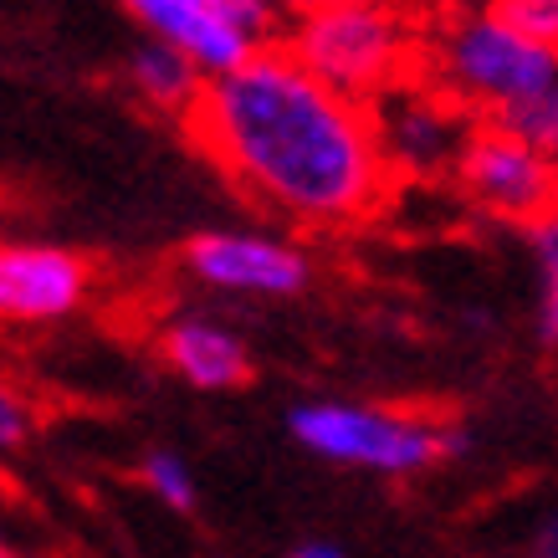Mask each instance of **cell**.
Wrapping results in <instances>:
<instances>
[{
    "label": "cell",
    "instance_id": "17",
    "mask_svg": "<svg viewBox=\"0 0 558 558\" xmlns=\"http://www.w3.org/2000/svg\"><path fill=\"white\" fill-rule=\"evenodd\" d=\"M292 558H343V548L333 538H307V543H298V548H288Z\"/></svg>",
    "mask_w": 558,
    "mask_h": 558
},
{
    "label": "cell",
    "instance_id": "14",
    "mask_svg": "<svg viewBox=\"0 0 558 558\" xmlns=\"http://www.w3.org/2000/svg\"><path fill=\"white\" fill-rule=\"evenodd\" d=\"M138 476H144V487L170 512H195V502H201L195 472H190L185 457H174V451H149V457L138 461Z\"/></svg>",
    "mask_w": 558,
    "mask_h": 558
},
{
    "label": "cell",
    "instance_id": "18",
    "mask_svg": "<svg viewBox=\"0 0 558 558\" xmlns=\"http://www.w3.org/2000/svg\"><path fill=\"white\" fill-rule=\"evenodd\" d=\"M277 11H282V21H298L307 16V11H318V5H328V0H271Z\"/></svg>",
    "mask_w": 558,
    "mask_h": 558
},
{
    "label": "cell",
    "instance_id": "3",
    "mask_svg": "<svg viewBox=\"0 0 558 558\" xmlns=\"http://www.w3.org/2000/svg\"><path fill=\"white\" fill-rule=\"evenodd\" d=\"M288 430L307 457L374 476H415L466 451V436L457 425L425 421L410 410L349 405V400H307L288 415Z\"/></svg>",
    "mask_w": 558,
    "mask_h": 558
},
{
    "label": "cell",
    "instance_id": "8",
    "mask_svg": "<svg viewBox=\"0 0 558 558\" xmlns=\"http://www.w3.org/2000/svg\"><path fill=\"white\" fill-rule=\"evenodd\" d=\"M93 292L87 256L47 241H0V323L47 328L72 318Z\"/></svg>",
    "mask_w": 558,
    "mask_h": 558
},
{
    "label": "cell",
    "instance_id": "15",
    "mask_svg": "<svg viewBox=\"0 0 558 558\" xmlns=\"http://www.w3.org/2000/svg\"><path fill=\"white\" fill-rule=\"evenodd\" d=\"M487 11L508 21L512 32H523L527 41L558 51V0H487Z\"/></svg>",
    "mask_w": 558,
    "mask_h": 558
},
{
    "label": "cell",
    "instance_id": "5",
    "mask_svg": "<svg viewBox=\"0 0 558 558\" xmlns=\"http://www.w3.org/2000/svg\"><path fill=\"white\" fill-rule=\"evenodd\" d=\"M461 201L502 226H543L558 216V154L527 144L502 123L482 119L461 149L457 170Z\"/></svg>",
    "mask_w": 558,
    "mask_h": 558
},
{
    "label": "cell",
    "instance_id": "2",
    "mask_svg": "<svg viewBox=\"0 0 558 558\" xmlns=\"http://www.w3.org/2000/svg\"><path fill=\"white\" fill-rule=\"evenodd\" d=\"M282 47L359 102H374L421 68V26L395 0H328L292 21Z\"/></svg>",
    "mask_w": 558,
    "mask_h": 558
},
{
    "label": "cell",
    "instance_id": "9",
    "mask_svg": "<svg viewBox=\"0 0 558 558\" xmlns=\"http://www.w3.org/2000/svg\"><path fill=\"white\" fill-rule=\"evenodd\" d=\"M119 5L138 21L144 36H159V41L190 51V57L201 62L205 77L241 68L252 51H262L220 16L216 0H119Z\"/></svg>",
    "mask_w": 558,
    "mask_h": 558
},
{
    "label": "cell",
    "instance_id": "13",
    "mask_svg": "<svg viewBox=\"0 0 558 558\" xmlns=\"http://www.w3.org/2000/svg\"><path fill=\"white\" fill-rule=\"evenodd\" d=\"M538 256V339L558 349V216L527 231Z\"/></svg>",
    "mask_w": 558,
    "mask_h": 558
},
{
    "label": "cell",
    "instance_id": "7",
    "mask_svg": "<svg viewBox=\"0 0 558 558\" xmlns=\"http://www.w3.org/2000/svg\"><path fill=\"white\" fill-rule=\"evenodd\" d=\"M180 262L201 288L231 298H298L313 277L303 246L262 231H205L190 241Z\"/></svg>",
    "mask_w": 558,
    "mask_h": 558
},
{
    "label": "cell",
    "instance_id": "6",
    "mask_svg": "<svg viewBox=\"0 0 558 558\" xmlns=\"http://www.w3.org/2000/svg\"><path fill=\"white\" fill-rule=\"evenodd\" d=\"M374 123H379V144L389 154V170L395 180H436L440 170H457L461 149L472 138V108L440 87L436 77L421 83V77H405L395 83L389 93L369 102Z\"/></svg>",
    "mask_w": 558,
    "mask_h": 558
},
{
    "label": "cell",
    "instance_id": "20",
    "mask_svg": "<svg viewBox=\"0 0 558 558\" xmlns=\"http://www.w3.org/2000/svg\"><path fill=\"white\" fill-rule=\"evenodd\" d=\"M11 554V538H5V527H0V558Z\"/></svg>",
    "mask_w": 558,
    "mask_h": 558
},
{
    "label": "cell",
    "instance_id": "11",
    "mask_svg": "<svg viewBox=\"0 0 558 558\" xmlns=\"http://www.w3.org/2000/svg\"><path fill=\"white\" fill-rule=\"evenodd\" d=\"M129 83H134V93L149 102V108L185 119L190 108H195V98H201L205 72L190 51L170 47V41H159V36H144L134 47V57H129Z\"/></svg>",
    "mask_w": 558,
    "mask_h": 558
},
{
    "label": "cell",
    "instance_id": "10",
    "mask_svg": "<svg viewBox=\"0 0 558 558\" xmlns=\"http://www.w3.org/2000/svg\"><path fill=\"white\" fill-rule=\"evenodd\" d=\"M159 359L170 364V374H180L190 389H205V395H226L252 379L246 339L201 313H185L159 328Z\"/></svg>",
    "mask_w": 558,
    "mask_h": 558
},
{
    "label": "cell",
    "instance_id": "16",
    "mask_svg": "<svg viewBox=\"0 0 558 558\" xmlns=\"http://www.w3.org/2000/svg\"><path fill=\"white\" fill-rule=\"evenodd\" d=\"M36 436V410L5 374H0V457H16L21 446Z\"/></svg>",
    "mask_w": 558,
    "mask_h": 558
},
{
    "label": "cell",
    "instance_id": "1",
    "mask_svg": "<svg viewBox=\"0 0 558 558\" xmlns=\"http://www.w3.org/2000/svg\"><path fill=\"white\" fill-rule=\"evenodd\" d=\"M185 129L241 195L298 226H359L395 185L374 108L328 87L282 41L205 77Z\"/></svg>",
    "mask_w": 558,
    "mask_h": 558
},
{
    "label": "cell",
    "instance_id": "4",
    "mask_svg": "<svg viewBox=\"0 0 558 558\" xmlns=\"http://www.w3.org/2000/svg\"><path fill=\"white\" fill-rule=\"evenodd\" d=\"M425 57H430L425 62L430 77L440 87H451L476 119H492L497 108L558 83V51L527 41L523 32H512L492 11L451 16L436 32V41L425 47Z\"/></svg>",
    "mask_w": 558,
    "mask_h": 558
},
{
    "label": "cell",
    "instance_id": "12",
    "mask_svg": "<svg viewBox=\"0 0 558 558\" xmlns=\"http://www.w3.org/2000/svg\"><path fill=\"white\" fill-rule=\"evenodd\" d=\"M492 123H502V129H512V134H523L527 144L558 154V83L538 87V93H527V98L508 102V108H497Z\"/></svg>",
    "mask_w": 558,
    "mask_h": 558
},
{
    "label": "cell",
    "instance_id": "19",
    "mask_svg": "<svg viewBox=\"0 0 558 558\" xmlns=\"http://www.w3.org/2000/svg\"><path fill=\"white\" fill-rule=\"evenodd\" d=\"M538 554H548V558H558V518L548 527L538 533Z\"/></svg>",
    "mask_w": 558,
    "mask_h": 558
}]
</instances>
